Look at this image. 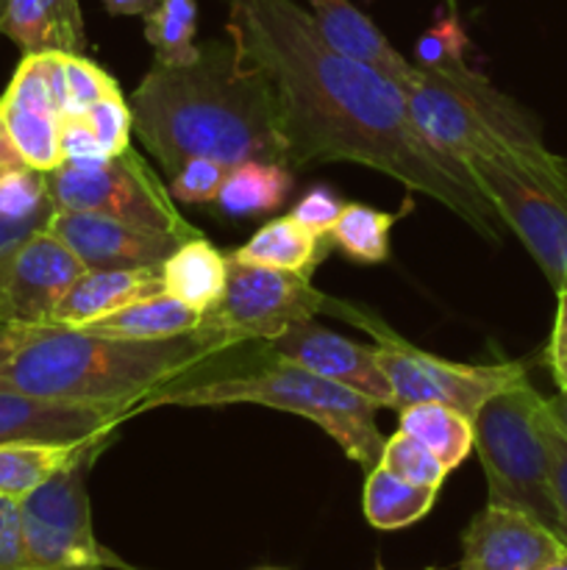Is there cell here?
Returning a JSON list of instances; mask_svg holds the SVG:
<instances>
[{"mask_svg": "<svg viewBox=\"0 0 567 570\" xmlns=\"http://www.w3.org/2000/svg\"><path fill=\"white\" fill-rule=\"evenodd\" d=\"M226 33L278 95L287 165L354 161L428 195L500 243V215L465 165L434 150L406 95L376 67L334 48L295 0H228Z\"/></svg>", "mask_w": 567, "mask_h": 570, "instance_id": "1", "label": "cell"}, {"mask_svg": "<svg viewBox=\"0 0 567 570\" xmlns=\"http://www.w3.org/2000/svg\"><path fill=\"white\" fill-rule=\"evenodd\" d=\"M128 106L139 142L170 176L192 156L228 170L250 159L287 165L276 87L239 56L231 37L200 45L192 65L153 61Z\"/></svg>", "mask_w": 567, "mask_h": 570, "instance_id": "2", "label": "cell"}, {"mask_svg": "<svg viewBox=\"0 0 567 570\" xmlns=\"http://www.w3.org/2000/svg\"><path fill=\"white\" fill-rule=\"evenodd\" d=\"M215 356L198 334L117 340L44 323L0 371V390L70 404H133Z\"/></svg>", "mask_w": 567, "mask_h": 570, "instance_id": "3", "label": "cell"}, {"mask_svg": "<svg viewBox=\"0 0 567 570\" xmlns=\"http://www.w3.org/2000/svg\"><path fill=\"white\" fill-rule=\"evenodd\" d=\"M404 95L420 137L459 165L500 154L531 161L554 156L545 148L537 117L467 61L415 67Z\"/></svg>", "mask_w": 567, "mask_h": 570, "instance_id": "4", "label": "cell"}, {"mask_svg": "<svg viewBox=\"0 0 567 570\" xmlns=\"http://www.w3.org/2000/svg\"><path fill=\"white\" fill-rule=\"evenodd\" d=\"M270 365L248 376H226L211 382L189 384L176 390H156L145 395L131 415L156 406H228L256 404L270 410L295 412L317 423L345 456L359 462L361 471H372L381 462L384 438L376 426V410L370 399L356 390L317 376L306 367L270 356Z\"/></svg>", "mask_w": 567, "mask_h": 570, "instance_id": "5", "label": "cell"}, {"mask_svg": "<svg viewBox=\"0 0 567 570\" xmlns=\"http://www.w3.org/2000/svg\"><path fill=\"white\" fill-rule=\"evenodd\" d=\"M543 415L545 399L531 387L528 376L520 379L476 412L472 449L487 476V504L526 512L561 538L550 495Z\"/></svg>", "mask_w": 567, "mask_h": 570, "instance_id": "6", "label": "cell"}, {"mask_svg": "<svg viewBox=\"0 0 567 570\" xmlns=\"http://www.w3.org/2000/svg\"><path fill=\"white\" fill-rule=\"evenodd\" d=\"M328 312L342 321H354L365 332L376 337L372 354L378 367L392 387L395 410H406L415 404H442L459 410L461 415L476 417V412L500 390L511 387L526 379V367L520 362H495V365H461V362L439 360L428 351L415 348L398 334L389 332L376 315L350 304H337L331 298Z\"/></svg>", "mask_w": 567, "mask_h": 570, "instance_id": "7", "label": "cell"}, {"mask_svg": "<svg viewBox=\"0 0 567 570\" xmlns=\"http://www.w3.org/2000/svg\"><path fill=\"white\" fill-rule=\"evenodd\" d=\"M44 178L56 212L117 217L148 232L170 234L178 243L203 237L178 215L170 189L131 148L100 161H61Z\"/></svg>", "mask_w": 567, "mask_h": 570, "instance_id": "8", "label": "cell"}, {"mask_svg": "<svg viewBox=\"0 0 567 570\" xmlns=\"http://www.w3.org/2000/svg\"><path fill=\"white\" fill-rule=\"evenodd\" d=\"M328 304L331 298L311 284V273H289L228 259L222 298L206 312L195 334L215 354H222L250 340L270 343L295 323L328 312Z\"/></svg>", "mask_w": 567, "mask_h": 570, "instance_id": "9", "label": "cell"}, {"mask_svg": "<svg viewBox=\"0 0 567 570\" xmlns=\"http://www.w3.org/2000/svg\"><path fill=\"white\" fill-rule=\"evenodd\" d=\"M109 434L94 440L67 468L20 499L22 551L26 570L106 568L109 551L100 549L92 529L87 476L94 456L103 451Z\"/></svg>", "mask_w": 567, "mask_h": 570, "instance_id": "10", "label": "cell"}, {"mask_svg": "<svg viewBox=\"0 0 567 570\" xmlns=\"http://www.w3.org/2000/svg\"><path fill=\"white\" fill-rule=\"evenodd\" d=\"M87 267L39 228L0 256V326H44Z\"/></svg>", "mask_w": 567, "mask_h": 570, "instance_id": "11", "label": "cell"}, {"mask_svg": "<svg viewBox=\"0 0 567 570\" xmlns=\"http://www.w3.org/2000/svg\"><path fill=\"white\" fill-rule=\"evenodd\" d=\"M267 356L292 362V365L306 367V371L317 373L328 382L356 390L365 399H370L378 410L381 406L395 410L392 387L378 367L372 345L354 343V340L320 326L315 317H306V321L295 323L287 332L278 334L276 340H270Z\"/></svg>", "mask_w": 567, "mask_h": 570, "instance_id": "12", "label": "cell"}, {"mask_svg": "<svg viewBox=\"0 0 567 570\" xmlns=\"http://www.w3.org/2000/svg\"><path fill=\"white\" fill-rule=\"evenodd\" d=\"M565 551V540L537 518L487 504L461 534L459 570H537Z\"/></svg>", "mask_w": 567, "mask_h": 570, "instance_id": "13", "label": "cell"}, {"mask_svg": "<svg viewBox=\"0 0 567 570\" xmlns=\"http://www.w3.org/2000/svg\"><path fill=\"white\" fill-rule=\"evenodd\" d=\"M44 228L59 237L87 271L159 267L178 248V239L170 234L148 232L117 217L87 212H53Z\"/></svg>", "mask_w": 567, "mask_h": 570, "instance_id": "14", "label": "cell"}, {"mask_svg": "<svg viewBox=\"0 0 567 570\" xmlns=\"http://www.w3.org/2000/svg\"><path fill=\"white\" fill-rule=\"evenodd\" d=\"M0 117L11 142L31 170L50 173L61 165V109L50 89L42 56L26 53L0 95Z\"/></svg>", "mask_w": 567, "mask_h": 570, "instance_id": "15", "label": "cell"}, {"mask_svg": "<svg viewBox=\"0 0 567 570\" xmlns=\"http://www.w3.org/2000/svg\"><path fill=\"white\" fill-rule=\"evenodd\" d=\"M133 404H70L0 390V445L6 443H83L111 434Z\"/></svg>", "mask_w": 567, "mask_h": 570, "instance_id": "16", "label": "cell"}, {"mask_svg": "<svg viewBox=\"0 0 567 570\" xmlns=\"http://www.w3.org/2000/svg\"><path fill=\"white\" fill-rule=\"evenodd\" d=\"M153 293H161V265L83 271L59 301L50 323L64 328H83L87 323L100 321L131 301Z\"/></svg>", "mask_w": 567, "mask_h": 570, "instance_id": "17", "label": "cell"}, {"mask_svg": "<svg viewBox=\"0 0 567 570\" xmlns=\"http://www.w3.org/2000/svg\"><path fill=\"white\" fill-rule=\"evenodd\" d=\"M309 3V14L315 17L317 28L322 37L342 53L354 56V59L365 61V65L376 67L384 76L392 78L400 89L411 81L415 76V65L406 61L398 50L389 45L381 28L356 9L350 0H306Z\"/></svg>", "mask_w": 567, "mask_h": 570, "instance_id": "18", "label": "cell"}, {"mask_svg": "<svg viewBox=\"0 0 567 570\" xmlns=\"http://www.w3.org/2000/svg\"><path fill=\"white\" fill-rule=\"evenodd\" d=\"M3 37L26 53H87V28L78 0H9Z\"/></svg>", "mask_w": 567, "mask_h": 570, "instance_id": "19", "label": "cell"}, {"mask_svg": "<svg viewBox=\"0 0 567 570\" xmlns=\"http://www.w3.org/2000/svg\"><path fill=\"white\" fill-rule=\"evenodd\" d=\"M226 282L228 256L206 237L178 243L161 265V289L203 315L222 298Z\"/></svg>", "mask_w": 567, "mask_h": 570, "instance_id": "20", "label": "cell"}, {"mask_svg": "<svg viewBox=\"0 0 567 570\" xmlns=\"http://www.w3.org/2000/svg\"><path fill=\"white\" fill-rule=\"evenodd\" d=\"M200 323H203V312L181 304L161 289V293L131 301L100 321L87 323L81 332L117 340H167L192 334Z\"/></svg>", "mask_w": 567, "mask_h": 570, "instance_id": "21", "label": "cell"}, {"mask_svg": "<svg viewBox=\"0 0 567 570\" xmlns=\"http://www.w3.org/2000/svg\"><path fill=\"white\" fill-rule=\"evenodd\" d=\"M331 239L317 237L309 228L300 226L292 215L276 217L265 223L245 245L226 254L231 262L242 265L276 267V271L289 273H311L322 259H326Z\"/></svg>", "mask_w": 567, "mask_h": 570, "instance_id": "22", "label": "cell"}, {"mask_svg": "<svg viewBox=\"0 0 567 570\" xmlns=\"http://www.w3.org/2000/svg\"><path fill=\"white\" fill-rule=\"evenodd\" d=\"M292 167L284 161H242L226 173V181L217 193V209L233 220H253L281 209L292 195Z\"/></svg>", "mask_w": 567, "mask_h": 570, "instance_id": "23", "label": "cell"}, {"mask_svg": "<svg viewBox=\"0 0 567 570\" xmlns=\"http://www.w3.org/2000/svg\"><path fill=\"white\" fill-rule=\"evenodd\" d=\"M442 488H428V484H411L406 479L395 476L384 465L367 471L365 479V518L372 529L395 532L411 523L422 521L437 504V495Z\"/></svg>", "mask_w": 567, "mask_h": 570, "instance_id": "24", "label": "cell"}, {"mask_svg": "<svg viewBox=\"0 0 567 570\" xmlns=\"http://www.w3.org/2000/svg\"><path fill=\"white\" fill-rule=\"evenodd\" d=\"M53 212L44 173L20 167L0 176V256L28 234L48 226Z\"/></svg>", "mask_w": 567, "mask_h": 570, "instance_id": "25", "label": "cell"}, {"mask_svg": "<svg viewBox=\"0 0 567 570\" xmlns=\"http://www.w3.org/2000/svg\"><path fill=\"white\" fill-rule=\"evenodd\" d=\"M106 438V434H100ZM83 443H6L0 445V495L6 499H26L31 490L48 482L53 473L70 465L81 451L94 440Z\"/></svg>", "mask_w": 567, "mask_h": 570, "instance_id": "26", "label": "cell"}, {"mask_svg": "<svg viewBox=\"0 0 567 570\" xmlns=\"http://www.w3.org/2000/svg\"><path fill=\"white\" fill-rule=\"evenodd\" d=\"M42 65L48 72L50 89L59 100L61 117H83L89 106L103 100L106 95L122 92L120 83L87 59V53H61V50H44Z\"/></svg>", "mask_w": 567, "mask_h": 570, "instance_id": "27", "label": "cell"}, {"mask_svg": "<svg viewBox=\"0 0 567 570\" xmlns=\"http://www.w3.org/2000/svg\"><path fill=\"white\" fill-rule=\"evenodd\" d=\"M400 432L420 440L434 456L454 471L472 451V417L442 404H415L400 410Z\"/></svg>", "mask_w": 567, "mask_h": 570, "instance_id": "28", "label": "cell"}, {"mask_svg": "<svg viewBox=\"0 0 567 570\" xmlns=\"http://www.w3.org/2000/svg\"><path fill=\"white\" fill-rule=\"evenodd\" d=\"M198 0H161L142 17L156 65L181 67L198 59Z\"/></svg>", "mask_w": 567, "mask_h": 570, "instance_id": "29", "label": "cell"}, {"mask_svg": "<svg viewBox=\"0 0 567 570\" xmlns=\"http://www.w3.org/2000/svg\"><path fill=\"white\" fill-rule=\"evenodd\" d=\"M398 220L400 215L392 212L372 209L367 204H345L328 239L359 265H381L389 259V232Z\"/></svg>", "mask_w": 567, "mask_h": 570, "instance_id": "30", "label": "cell"}, {"mask_svg": "<svg viewBox=\"0 0 567 570\" xmlns=\"http://www.w3.org/2000/svg\"><path fill=\"white\" fill-rule=\"evenodd\" d=\"M470 48L465 22H461L456 6H448V11H437L431 26L420 33L415 42V67H445L467 61L465 53Z\"/></svg>", "mask_w": 567, "mask_h": 570, "instance_id": "31", "label": "cell"}, {"mask_svg": "<svg viewBox=\"0 0 567 570\" xmlns=\"http://www.w3.org/2000/svg\"><path fill=\"white\" fill-rule=\"evenodd\" d=\"M378 465H384L387 471H392L395 476L406 479V482L428 484V488H442L445 476H448L442 462H439L420 440L400 432V429L392 438L384 440L381 462H378Z\"/></svg>", "mask_w": 567, "mask_h": 570, "instance_id": "32", "label": "cell"}, {"mask_svg": "<svg viewBox=\"0 0 567 570\" xmlns=\"http://www.w3.org/2000/svg\"><path fill=\"white\" fill-rule=\"evenodd\" d=\"M87 126L92 128L94 137L103 145L106 156H120L131 148V131H133V115L128 106L126 95L115 92L106 95L94 106H89L83 115Z\"/></svg>", "mask_w": 567, "mask_h": 570, "instance_id": "33", "label": "cell"}, {"mask_svg": "<svg viewBox=\"0 0 567 570\" xmlns=\"http://www.w3.org/2000/svg\"><path fill=\"white\" fill-rule=\"evenodd\" d=\"M228 167H222L220 161L209 159V156H192V159L183 161L178 167V173L172 176L170 195L178 204H211L217 200L222 181H226Z\"/></svg>", "mask_w": 567, "mask_h": 570, "instance_id": "34", "label": "cell"}, {"mask_svg": "<svg viewBox=\"0 0 567 570\" xmlns=\"http://www.w3.org/2000/svg\"><path fill=\"white\" fill-rule=\"evenodd\" d=\"M543 434H545V445H548L550 495H554L556 515H559L561 538H565L567 543V438L559 432V426L550 421L548 406H545V415H543Z\"/></svg>", "mask_w": 567, "mask_h": 570, "instance_id": "35", "label": "cell"}, {"mask_svg": "<svg viewBox=\"0 0 567 570\" xmlns=\"http://www.w3.org/2000/svg\"><path fill=\"white\" fill-rule=\"evenodd\" d=\"M342 200L337 198L331 187L326 184H317V187H309L304 193V198L295 204V209L289 215L300 223V226L309 228L317 237H328L331 226L337 223L339 212H342Z\"/></svg>", "mask_w": 567, "mask_h": 570, "instance_id": "36", "label": "cell"}, {"mask_svg": "<svg viewBox=\"0 0 567 570\" xmlns=\"http://www.w3.org/2000/svg\"><path fill=\"white\" fill-rule=\"evenodd\" d=\"M61 159L64 161H100L109 159L100 145V139L94 137L92 128L87 126L83 117H61Z\"/></svg>", "mask_w": 567, "mask_h": 570, "instance_id": "37", "label": "cell"}, {"mask_svg": "<svg viewBox=\"0 0 567 570\" xmlns=\"http://www.w3.org/2000/svg\"><path fill=\"white\" fill-rule=\"evenodd\" d=\"M0 570H26L20 504L0 495Z\"/></svg>", "mask_w": 567, "mask_h": 570, "instance_id": "38", "label": "cell"}, {"mask_svg": "<svg viewBox=\"0 0 567 570\" xmlns=\"http://www.w3.org/2000/svg\"><path fill=\"white\" fill-rule=\"evenodd\" d=\"M545 365L550 367L559 393H567V287L556 289V317L545 345Z\"/></svg>", "mask_w": 567, "mask_h": 570, "instance_id": "39", "label": "cell"}, {"mask_svg": "<svg viewBox=\"0 0 567 570\" xmlns=\"http://www.w3.org/2000/svg\"><path fill=\"white\" fill-rule=\"evenodd\" d=\"M39 326H0V371L37 334Z\"/></svg>", "mask_w": 567, "mask_h": 570, "instance_id": "40", "label": "cell"}, {"mask_svg": "<svg viewBox=\"0 0 567 570\" xmlns=\"http://www.w3.org/2000/svg\"><path fill=\"white\" fill-rule=\"evenodd\" d=\"M103 9L115 17H145L150 9L161 3V0H100Z\"/></svg>", "mask_w": 567, "mask_h": 570, "instance_id": "41", "label": "cell"}, {"mask_svg": "<svg viewBox=\"0 0 567 570\" xmlns=\"http://www.w3.org/2000/svg\"><path fill=\"white\" fill-rule=\"evenodd\" d=\"M20 167H28V165L22 161L20 150L14 148V142H11L9 131H6L3 126V117H0V176L20 170Z\"/></svg>", "mask_w": 567, "mask_h": 570, "instance_id": "42", "label": "cell"}, {"mask_svg": "<svg viewBox=\"0 0 567 570\" xmlns=\"http://www.w3.org/2000/svg\"><path fill=\"white\" fill-rule=\"evenodd\" d=\"M545 406H548L550 421L559 426V432L567 438V393L554 395V399H545Z\"/></svg>", "mask_w": 567, "mask_h": 570, "instance_id": "43", "label": "cell"}, {"mask_svg": "<svg viewBox=\"0 0 567 570\" xmlns=\"http://www.w3.org/2000/svg\"><path fill=\"white\" fill-rule=\"evenodd\" d=\"M537 570H567V551H565V554L556 557V560L545 562V566L537 568Z\"/></svg>", "mask_w": 567, "mask_h": 570, "instance_id": "44", "label": "cell"}, {"mask_svg": "<svg viewBox=\"0 0 567 570\" xmlns=\"http://www.w3.org/2000/svg\"><path fill=\"white\" fill-rule=\"evenodd\" d=\"M6 9H9V0H0V28H3V17H6Z\"/></svg>", "mask_w": 567, "mask_h": 570, "instance_id": "45", "label": "cell"}, {"mask_svg": "<svg viewBox=\"0 0 567 570\" xmlns=\"http://www.w3.org/2000/svg\"><path fill=\"white\" fill-rule=\"evenodd\" d=\"M78 570H106V568H78Z\"/></svg>", "mask_w": 567, "mask_h": 570, "instance_id": "46", "label": "cell"}, {"mask_svg": "<svg viewBox=\"0 0 567 570\" xmlns=\"http://www.w3.org/2000/svg\"><path fill=\"white\" fill-rule=\"evenodd\" d=\"M372 570H384V568H381V566H376ZM428 570H437V568H428Z\"/></svg>", "mask_w": 567, "mask_h": 570, "instance_id": "47", "label": "cell"}, {"mask_svg": "<svg viewBox=\"0 0 567 570\" xmlns=\"http://www.w3.org/2000/svg\"><path fill=\"white\" fill-rule=\"evenodd\" d=\"M448 6H456V0H448Z\"/></svg>", "mask_w": 567, "mask_h": 570, "instance_id": "48", "label": "cell"}, {"mask_svg": "<svg viewBox=\"0 0 567 570\" xmlns=\"http://www.w3.org/2000/svg\"><path fill=\"white\" fill-rule=\"evenodd\" d=\"M365 3H370V0H365Z\"/></svg>", "mask_w": 567, "mask_h": 570, "instance_id": "49", "label": "cell"}]
</instances>
